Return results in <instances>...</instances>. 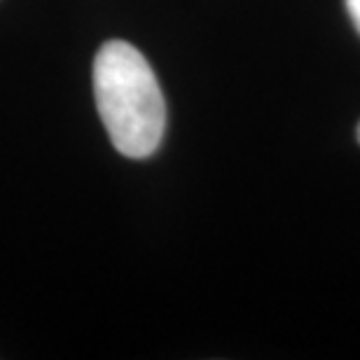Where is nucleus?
I'll return each mask as SVG.
<instances>
[{"label": "nucleus", "mask_w": 360, "mask_h": 360, "mask_svg": "<svg viewBox=\"0 0 360 360\" xmlns=\"http://www.w3.org/2000/svg\"><path fill=\"white\" fill-rule=\"evenodd\" d=\"M94 98L117 153L146 160L160 148L167 129V103L153 68L134 45L110 40L98 49Z\"/></svg>", "instance_id": "nucleus-1"}, {"label": "nucleus", "mask_w": 360, "mask_h": 360, "mask_svg": "<svg viewBox=\"0 0 360 360\" xmlns=\"http://www.w3.org/2000/svg\"><path fill=\"white\" fill-rule=\"evenodd\" d=\"M358 141H360V124H358Z\"/></svg>", "instance_id": "nucleus-3"}, {"label": "nucleus", "mask_w": 360, "mask_h": 360, "mask_svg": "<svg viewBox=\"0 0 360 360\" xmlns=\"http://www.w3.org/2000/svg\"><path fill=\"white\" fill-rule=\"evenodd\" d=\"M347 3V10H349V17L354 21L356 31L360 33V0H344Z\"/></svg>", "instance_id": "nucleus-2"}]
</instances>
